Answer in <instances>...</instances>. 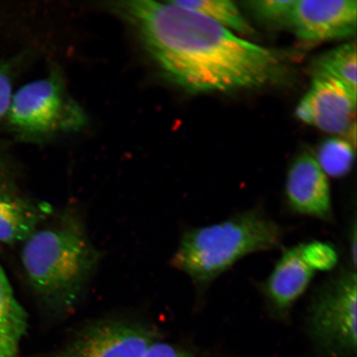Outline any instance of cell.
I'll return each instance as SVG.
<instances>
[{
  "label": "cell",
  "mask_w": 357,
  "mask_h": 357,
  "mask_svg": "<svg viewBox=\"0 0 357 357\" xmlns=\"http://www.w3.org/2000/svg\"><path fill=\"white\" fill-rule=\"evenodd\" d=\"M312 75L337 79L356 93V47L347 43L324 53L312 65Z\"/></svg>",
  "instance_id": "14"
},
{
  "label": "cell",
  "mask_w": 357,
  "mask_h": 357,
  "mask_svg": "<svg viewBox=\"0 0 357 357\" xmlns=\"http://www.w3.org/2000/svg\"><path fill=\"white\" fill-rule=\"evenodd\" d=\"M142 357H202L185 347L164 342L162 339L151 344Z\"/></svg>",
  "instance_id": "18"
},
{
  "label": "cell",
  "mask_w": 357,
  "mask_h": 357,
  "mask_svg": "<svg viewBox=\"0 0 357 357\" xmlns=\"http://www.w3.org/2000/svg\"><path fill=\"white\" fill-rule=\"evenodd\" d=\"M247 3L259 19L272 24L289 26L296 0H258Z\"/></svg>",
  "instance_id": "17"
},
{
  "label": "cell",
  "mask_w": 357,
  "mask_h": 357,
  "mask_svg": "<svg viewBox=\"0 0 357 357\" xmlns=\"http://www.w3.org/2000/svg\"><path fill=\"white\" fill-rule=\"evenodd\" d=\"M28 319L0 266V357H19L20 344L29 327Z\"/></svg>",
  "instance_id": "12"
},
{
  "label": "cell",
  "mask_w": 357,
  "mask_h": 357,
  "mask_svg": "<svg viewBox=\"0 0 357 357\" xmlns=\"http://www.w3.org/2000/svg\"><path fill=\"white\" fill-rule=\"evenodd\" d=\"M51 213L50 205L24 197L13 184L0 188V243H24Z\"/></svg>",
  "instance_id": "11"
},
{
  "label": "cell",
  "mask_w": 357,
  "mask_h": 357,
  "mask_svg": "<svg viewBox=\"0 0 357 357\" xmlns=\"http://www.w3.org/2000/svg\"><path fill=\"white\" fill-rule=\"evenodd\" d=\"M356 273L345 270L317 293L309 315V330L318 349L328 357H356Z\"/></svg>",
  "instance_id": "4"
},
{
  "label": "cell",
  "mask_w": 357,
  "mask_h": 357,
  "mask_svg": "<svg viewBox=\"0 0 357 357\" xmlns=\"http://www.w3.org/2000/svg\"><path fill=\"white\" fill-rule=\"evenodd\" d=\"M12 182L10 178L8 177L7 171L6 167L3 166L2 160H0V188H3L4 186L10 185Z\"/></svg>",
  "instance_id": "20"
},
{
  "label": "cell",
  "mask_w": 357,
  "mask_h": 357,
  "mask_svg": "<svg viewBox=\"0 0 357 357\" xmlns=\"http://www.w3.org/2000/svg\"><path fill=\"white\" fill-rule=\"evenodd\" d=\"M7 119L13 130L29 138H41L82 123V113L66 101L56 74L35 80L13 93Z\"/></svg>",
  "instance_id": "5"
},
{
  "label": "cell",
  "mask_w": 357,
  "mask_h": 357,
  "mask_svg": "<svg viewBox=\"0 0 357 357\" xmlns=\"http://www.w3.org/2000/svg\"><path fill=\"white\" fill-rule=\"evenodd\" d=\"M285 195L294 212L324 221L332 220L329 183L314 155L305 153L294 160L287 174Z\"/></svg>",
  "instance_id": "9"
},
{
  "label": "cell",
  "mask_w": 357,
  "mask_h": 357,
  "mask_svg": "<svg viewBox=\"0 0 357 357\" xmlns=\"http://www.w3.org/2000/svg\"><path fill=\"white\" fill-rule=\"evenodd\" d=\"M300 248L303 261L314 271H329L337 264V250L330 243L314 241Z\"/></svg>",
  "instance_id": "16"
},
{
  "label": "cell",
  "mask_w": 357,
  "mask_h": 357,
  "mask_svg": "<svg viewBox=\"0 0 357 357\" xmlns=\"http://www.w3.org/2000/svg\"><path fill=\"white\" fill-rule=\"evenodd\" d=\"M112 8L136 29L165 75L190 92L264 86L282 68L278 52L172 0L120 1Z\"/></svg>",
  "instance_id": "1"
},
{
  "label": "cell",
  "mask_w": 357,
  "mask_h": 357,
  "mask_svg": "<svg viewBox=\"0 0 357 357\" xmlns=\"http://www.w3.org/2000/svg\"><path fill=\"white\" fill-rule=\"evenodd\" d=\"M314 273L301 257L300 245L285 251L263 289L272 310L287 316L309 287Z\"/></svg>",
  "instance_id": "10"
},
{
  "label": "cell",
  "mask_w": 357,
  "mask_h": 357,
  "mask_svg": "<svg viewBox=\"0 0 357 357\" xmlns=\"http://www.w3.org/2000/svg\"><path fill=\"white\" fill-rule=\"evenodd\" d=\"M356 93L338 79L312 75L311 87L298 102L296 117L330 133L347 132L356 113Z\"/></svg>",
  "instance_id": "7"
},
{
  "label": "cell",
  "mask_w": 357,
  "mask_h": 357,
  "mask_svg": "<svg viewBox=\"0 0 357 357\" xmlns=\"http://www.w3.org/2000/svg\"><path fill=\"white\" fill-rule=\"evenodd\" d=\"M283 235L281 227L264 212L252 209L187 231L172 258V265L205 287L241 258L279 248Z\"/></svg>",
  "instance_id": "3"
},
{
  "label": "cell",
  "mask_w": 357,
  "mask_h": 357,
  "mask_svg": "<svg viewBox=\"0 0 357 357\" xmlns=\"http://www.w3.org/2000/svg\"><path fill=\"white\" fill-rule=\"evenodd\" d=\"M356 0H296L289 26L303 41L321 43L356 33Z\"/></svg>",
  "instance_id": "8"
},
{
  "label": "cell",
  "mask_w": 357,
  "mask_h": 357,
  "mask_svg": "<svg viewBox=\"0 0 357 357\" xmlns=\"http://www.w3.org/2000/svg\"><path fill=\"white\" fill-rule=\"evenodd\" d=\"M24 243L22 266L45 309L60 317L73 311L100 261L82 220L66 212Z\"/></svg>",
  "instance_id": "2"
},
{
  "label": "cell",
  "mask_w": 357,
  "mask_h": 357,
  "mask_svg": "<svg viewBox=\"0 0 357 357\" xmlns=\"http://www.w3.org/2000/svg\"><path fill=\"white\" fill-rule=\"evenodd\" d=\"M178 6L200 13L233 32L252 34V26L239 8L229 0H172Z\"/></svg>",
  "instance_id": "13"
},
{
  "label": "cell",
  "mask_w": 357,
  "mask_h": 357,
  "mask_svg": "<svg viewBox=\"0 0 357 357\" xmlns=\"http://www.w3.org/2000/svg\"><path fill=\"white\" fill-rule=\"evenodd\" d=\"M13 96L10 66L0 63V119L6 117Z\"/></svg>",
  "instance_id": "19"
},
{
  "label": "cell",
  "mask_w": 357,
  "mask_h": 357,
  "mask_svg": "<svg viewBox=\"0 0 357 357\" xmlns=\"http://www.w3.org/2000/svg\"><path fill=\"white\" fill-rule=\"evenodd\" d=\"M160 338L149 326L105 319L84 326L66 344L39 357H142Z\"/></svg>",
  "instance_id": "6"
},
{
  "label": "cell",
  "mask_w": 357,
  "mask_h": 357,
  "mask_svg": "<svg viewBox=\"0 0 357 357\" xmlns=\"http://www.w3.org/2000/svg\"><path fill=\"white\" fill-rule=\"evenodd\" d=\"M354 158L351 142L341 138H329L320 145L315 159L326 176L340 178L351 171Z\"/></svg>",
  "instance_id": "15"
}]
</instances>
